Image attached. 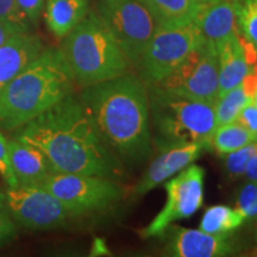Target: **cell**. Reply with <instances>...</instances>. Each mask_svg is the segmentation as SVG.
<instances>
[{"label": "cell", "mask_w": 257, "mask_h": 257, "mask_svg": "<svg viewBox=\"0 0 257 257\" xmlns=\"http://www.w3.org/2000/svg\"><path fill=\"white\" fill-rule=\"evenodd\" d=\"M60 48H44L0 92V130H17L75 92Z\"/></svg>", "instance_id": "3957f363"}, {"label": "cell", "mask_w": 257, "mask_h": 257, "mask_svg": "<svg viewBox=\"0 0 257 257\" xmlns=\"http://www.w3.org/2000/svg\"><path fill=\"white\" fill-rule=\"evenodd\" d=\"M257 142L250 143L248 146L234 150L224 156V172L226 178L233 181L239 179L245 173L246 165H248L250 157L256 153Z\"/></svg>", "instance_id": "cb8c5ba5"}, {"label": "cell", "mask_w": 257, "mask_h": 257, "mask_svg": "<svg viewBox=\"0 0 257 257\" xmlns=\"http://www.w3.org/2000/svg\"><path fill=\"white\" fill-rule=\"evenodd\" d=\"M60 49L79 88L135 70L94 10L62 38Z\"/></svg>", "instance_id": "277c9868"}, {"label": "cell", "mask_w": 257, "mask_h": 257, "mask_svg": "<svg viewBox=\"0 0 257 257\" xmlns=\"http://www.w3.org/2000/svg\"><path fill=\"white\" fill-rule=\"evenodd\" d=\"M6 206V198H5V193H3L0 191V210H5Z\"/></svg>", "instance_id": "d6a6232c"}, {"label": "cell", "mask_w": 257, "mask_h": 257, "mask_svg": "<svg viewBox=\"0 0 257 257\" xmlns=\"http://www.w3.org/2000/svg\"><path fill=\"white\" fill-rule=\"evenodd\" d=\"M41 37L19 32L0 47V92L43 51Z\"/></svg>", "instance_id": "9a60e30c"}, {"label": "cell", "mask_w": 257, "mask_h": 257, "mask_svg": "<svg viewBox=\"0 0 257 257\" xmlns=\"http://www.w3.org/2000/svg\"><path fill=\"white\" fill-rule=\"evenodd\" d=\"M17 230L11 216L5 210H0V245L11 242L16 237Z\"/></svg>", "instance_id": "f546056e"}, {"label": "cell", "mask_w": 257, "mask_h": 257, "mask_svg": "<svg viewBox=\"0 0 257 257\" xmlns=\"http://www.w3.org/2000/svg\"><path fill=\"white\" fill-rule=\"evenodd\" d=\"M155 85L191 100L214 104L219 96L217 48L204 40L174 72Z\"/></svg>", "instance_id": "9c48e42d"}, {"label": "cell", "mask_w": 257, "mask_h": 257, "mask_svg": "<svg viewBox=\"0 0 257 257\" xmlns=\"http://www.w3.org/2000/svg\"><path fill=\"white\" fill-rule=\"evenodd\" d=\"M157 25H181L193 22L195 4L193 0H144Z\"/></svg>", "instance_id": "d6986e66"}, {"label": "cell", "mask_w": 257, "mask_h": 257, "mask_svg": "<svg viewBox=\"0 0 257 257\" xmlns=\"http://www.w3.org/2000/svg\"><path fill=\"white\" fill-rule=\"evenodd\" d=\"M236 208L245 219L257 218V184L248 181L239 189Z\"/></svg>", "instance_id": "d4e9b609"}, {"label": "cell", "mask_w": 257, "mask_h": 257, "mask_svg": "<svg viewBox=\"0 0 257 257\" xmlns=\"http://www.w3.org/2000/svg\"><path fill=\"white\" fill-rule=\"evenodd\" d=\"M244 220L245 218L237 208L216 205L205 212L199 230L211 234H230L238 229Z\"/></svg>", "instance_id": "44dd1931"}, {"label": "cell", "mask_w": 257, "mask_h": 257, "mask_svg": "<svg viewBox=\"0 0 257 257\" xmlns=\"http://www.w3.org/2000/svg\"><path fill=\"white\" fill-rule=\"evenodd\" d=\"M153 144L160 150L188 143L211 148L216 130L214 104L175 94L157 85H147Z\"/></svg>", "instance_id": "5b68a950"}, {"label": "cell", "mask_w": 257, "mask_h": 257, "mask_svg": "<svg viewBox=\"0 0 257 257\" xmlns=\"http://www.w3.org/2000/svg\"><path fill=\"white\" fill-rule=\"evenodd\" d=\"M8 143L11 166L19 185L38 186L55 173L48 157L38 148L14 137Z\"/></svg>", "instance_id": "2e32d148"}, {"label": "cell", "mask_w": 257, "mask_h": 257, "mask_svg": "<svg viewBox=\"0 0 257 257\" xmlns=\"http://www.w3.org/2000/svg\"><path fill=\"white\" fill-rule=\"evenodd\" d=\"M219 62V95L242 83L243 79L251 72L244 51L240 32L221 42L217 47Z\"/></svg>", "instance_id": "e0dca14e"}, {"label": "cell", "mask_w": 257, "mask_h": 257, "mask_svg": "<svg viewBox=\"0 0 257 257\" xmlns=\"http://www.w3.org/2000/svg\"><path fill=\"white\" fill-rule=\"evenodd\" d=\"M80 101L107 146L125 167L153 155L147 83L133 72L80 88Z\"/></svg>", "instance_id": "7a4b0ae2"}, {"label": "cell", "mask_w": 257, "mask_h": 257, "mask_svg": "<svg viewBox=\"0 0 257 257\" xmlns=\"http://www.w3.org/2000/svg\"><path fill=\"white\" fill-rule=\"evenodd\" d=\"M195 4H207V3H216L219 2V0H193Z\"/></svg>", "instance_id": "836d02e7"}, {"label": "cell", "mask_w": 257, "mask_h": 257, "mask_svg": "<svg viewBox=\"0 0 257 257\" xmlns=\"http://www.w3.org/2000/svg\"><path fill=\"white\" fill-rule=\"evenodd\" d=\"M257 142L256 137L237 120L219 125L211 138V148L219 155H226L234 150Z\"/></svg>", "instance_id": "ffe728a7"}, {"label": "cell", "mask_w": 257, "mask_h": 257, "mask_svg": "<svg viewBox=\"0 0 257 257\" xmlns=\"http://www.w3.org/2000/svg\"><path fill=\"white\" fill-rule=\"evenodd\" d=\"M256 243H257V227H256Z\"/></svg>", "instance_id": "d590c367"}, {"label": "cell", "mask_w": 257, "mask_h": 257, "mask_svg": "<svg viewBox=\"0 0 257 257\" xmlns=\"http://www.w3.org/2000/svg\"><path fill=\"white\" fill-rule=\"evenodd\" d=\"M12 137L44 153L55 173L125 179L126 167L89 119L78 93L14 131Z\"/></svg>", "instance_id": "6da1fadb"}, {"label": "cell", "mask_w": 257, "mask_h": 257, "mask_svg": "<svg viewBox=\"0 0 257 257\" xmlns=\"http://www.w3.org/2000/svg\"><path fill=\"white\" fill-rule=\"evenodd\" d=\"M236 120L248 128L257 140V107L252 101H250L240 110Z\"/></svg>", "instance_id": "83f0119b"}, {"label": "cell", "mask_w": 257, "mask_h": 257, "mask_svg": "<svg viewBox=\"0 0 257 257\" xmlns=\"http://www.w3.org/2000/svg\"><path fill=\"white\" fill-rule=\"evenodd\" d=\"M206 148L202 143H188L161 150V155L150 163L142 178L137 182L135 195L143 197L167 179L181 172L186 167L192 165Z\"/></svg>", "instance_id": "4fadbf2b"}, {"label": "cell", "mask_w": 257, "mask_h": 257, "mask_svg": "<svg viewBox=\"0 0 257 257\" xmlns=\"http://www.w3.org/2000/svg\"><path fill=\"white\" fill-rule=\"evenodd\" d=\"M237 3L238 0H219L197 4L193 22L205 41L217 48L221 42L239 34Z\"/></svg>", "instance_id": "5bb4252c"}, {"label": "cell", "mask_w": 257, "mask_h": 257, "mask_svg": "<svg viewBox=\"0 0 257 257\" xmlns=\"http://www.w3.org/2000/svg\"><path fill=\"white\" fill-rule=\"evenodd\" d=\"M89 11V0H47L44 19L56 38L69 34Z\"/></svg>", "instance_id": "ac0fdd59"}, {"label": "cell", "mask_w": 257, "mask_h": 257, "mask_svg": "<svg viewBox=\"0 0 257 257\" xmlns=\"http://www.w3.org/2000/svg\"><path fill=\"white\" fill-rule=\"evenodd\" d=\"M95 8L136 70L156 29L153 15L138 0H96Z\"/></svg>", "instance_id": "ba28073f"}, {"label": "cell", "mask_w": 257, "mask_h": 257, "mask_svg": "<svg viewBox=\"0 0 257 257\" xmlns=\"http://www.w3.org/2000/svg\"><path fill=\"white\" fill-rule=\"evenodd\" d=\"M138 2H142V3H143V2H144V0H138Z\"/></svg>", "instance_id": "8d00e7d4"}, {"label": "cell", "mask_w": 257, "mask_h": 257, "mask_svg": "<svg viewBox=\"0 0 257 257\" xmlns=\"http://www.w3.org/2000/svg\"><path fill=\"white\" fill-rule=\"evenodd\" d=\"M205 170L189 165L165 185L167 201L159 214L138 231L143 239L160 237L170 224L192 217L204 204Z\"/></svg>", "instance_id": "8fae6325"}, {"label": "cell", "mask_w": 257, "mask_h": 257, "mask_svg": "<svg viewBox=\"0 0 257 257\" xmlns=\"http://www.w3.org/2000/svg\"><path fill=\"white\" fill-rule=\"evenodd\" d=\"M6 211L16 223L32 231L67 226L78 218L55 195L40 186L18 185L5 192Z\"/></svg>", "instance_id": "30bf717a"}, {"label": "cell", "mask_w": 257, "mask_h": 257, "mask_svg": "<svg viewBox=\"0 0 257 257\" xmlns=\"http://www.w3.org/2000/svg\"><path fill=\"white\" fill-rule=\"evenodd\" d=\"M237 19L239 32L257 51V0H238Z\"/></svg>", "instance_id": "603a6c76"}, {"label": "cell", "mask_w": 257, "mask_h": 257, "mask_svg": "<svg viewBox=\"0 0 257 257\" xmlns=\"http://www.w3.org/2000/svg\"><path fill=\"white\" fill-rule=\"evenodd\" d=\"M19 32H27V31L23 30L22 28L17 27V25L9 23V22L0 19V47H2L6 41H9L12 36L19 34Z\"/></svg>", "instance_id": "4dcf8cb0"}, {"label": "cell", "mask_w": 257, "mask_h": 257, "mask_svg": "<svg viewBox=\"0 0 257 257\" xmlns=\"http://www.w3.org/2000/svg\"><path fill=\"white\" fill-rule=\"evenodd\" d=\"M0 176L4 179L9 187H16L19 185L12 169L11 160H10L8 138L3 135L2 131H0Z\"/></svg>", "instance_id": "4316f807"}, {"label": "cell", "mask_w": 257, "mask_h": 257, "mask_svg": "<svg viewBox=\"0 0 257 257\" xmlns=\"http://www.w3.org/2000/svg\"><path fill=\"white\" fill-rule=\"evenodd\" d=\"M38 186L55 195L76 217L104 213L125 194L117 180L72 173H53Z\"/></svg>", "instance_id": "8992f818"}, {"label": "cell", "mask_w": 257, "mask_h": 257, "mask_svg": "<svg viewBox=\"0 0 257 257\" xmlns=\"http://www.w3.org/2000/svg\"><path fill=\"white\" fill-rule=\"evenodd\" d=\"M204 41L194 22L157 25L137 67L147 85H155L178 68L191 51Z\"/></svg>", "instance_id": "52a82bcc"}, {"label": "cell", "mask_w": 257, "mask_h": 257, "mask_svg": "<svg viewBox=\"0 0 257 257\" xmlns=\"http://www.w3.org/2000/svg\"><path fill=\"white\" fill-rule=\"evenodd\" d=\"M250 101L252 100L244 92L242 85L236 86L230 91L220 94L214 102L217 126L236 120L240 110Z\"/></svg>", "instance_id": "7402d4cb"}, {"label": "cell", "mask_w": 257, "mask_h": 257, "mask_svg": "<svg viewBox=\"0 0 257 257\" xmlns=\"http://www.w3.org/2000/svg\"><path fill=\"white\" fill-rule=\"evenodd\" d=\"M252 102L256 105V107H257V91H256L255 95H253V98H252Z\"/></svg>", "instance_id": "e575fe53"}, {"label": "cell", "mask_w": 257, "mask_h": 257, "mask_svg": "<svg viewBox=\"0 0 257 257\" xmlns=\"http://www.w3.org/2000/svg\"><path fill=\"white\" fill-rule=\"evenodd\" d=\"M17 4L31 24L37 25L44 9V0H17Z\"/></svg>", "instance_id": "f1b7e54d"}, {"label": "cell", "mask_w": 257, "mask_h": 257, "mask_svg": "<svg viewBox=\"0 0 257 257\" xmlns=\"http://www.w3.org/2000/svg\"><path fill=\"white\" fill-rule=\"evenodd\" d=\"M0 19L30 31L31 23L18 6L17 0H0Z\"/></svg>", "instance_id": "484cf974"}, {"label": "cell", "mask_w": 257, "mask_h": 257, "mask_svg": "<svg viewBox=\"0 0 257 257\" xmlns=\"http://www.w3.org/2000/svg\"><path fill=\"white\" fill-rule=\"evenodd\" d=\"M163 255L173 257H223L233 255L236 243L230 234H211L170 224L161 234Z\"/></svg>", "instance_id": "7c38bea8"}, {"label": "cell", "mask_w": 257, "mask_h": 257, "mask_svg": "<svg viewBox=\"0 0 257 257\" xmlns=\"http://www.w3.org/2000/svg\"><path fill=\"white\" fill-rule=\"evenodd\" d=\"M244 175H245V178L248 179V181L257 184V150L256 153L250 157L248 165H246Z\"/></svg>", "instance_id": "1f68e13d"}]
</instances>
